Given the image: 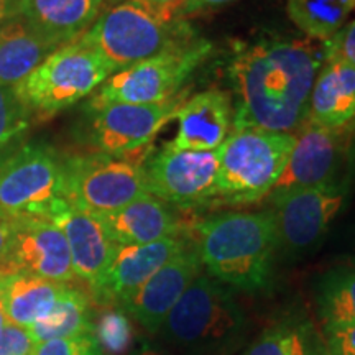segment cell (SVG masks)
<instances>
[{
  "mask_svg": "<svg viewBox=\"0 0 355 355\" xmlns=\"http://www.w3.org/2000/svg\"><path fill=\"white\" fill-rule=\"evenodd\" d=\"M322 64V46L301 40H263L237 50L229 68L237 96L234 130H300Z\"/></svg>",
  "mask_w": 355,
  "mask_h": 355,
  "instance_id": "cell-1",
  "label": "cell"
},
{
  "mask_svg": "<svg viewBox=\"0 0 355 355\" xmlns=\"http://www.w3.org/2000/svg\"><path fill=\"white\" fill-rule=\"evenodd\" d=\"M201 265L217 282L241 291L265 290L278 250L272 211L224 212L194 225Z\"/></svg>",
  "mask_w": 355,
  "mask_h": 355,
  "instance_id": "cell-2",
  "label": "cell"
},
{
  "mask_svg": "<svg viewBox=\"0 0 355 355\" xmlns=\"http://www.w3.org/2000/svg\"><path fill=\"white\" fill-rule=\"evenodd\" d=\"M158 334L171 352L232 355L248 334V321L232 295L207 275H199L170 311Z\"/></svg>",
  "mask_w": 355,
  "mask_h": 355,
  "instance_id": "cell-3",
  "label": "cell"
},
{
  "mask_svg": "<svg viewBox=\"0 0 355 355\" xmlns=\"http://www.w3.org/2000/svg\"><path fill=\"white\" fill-rule=\"evenodd\" d=\"M194 37L188 21L173 12L158 10L141 0H123L99 13L78 40L119 71Z\"/></svg>",
  "mask_w": 355,
  "mask_h": 355,
  "instance_id": "cell-4",
  "label": "cell"
},
{
  "mask_svg": "<svg viewBox=\"0 0 355 355\" xmlns=\"http://www.w3.org/2000/svg\"><path fill=\"white\" fill-rule=\"evenodd\" d=\"M296 133L263 128L230 132L219 148L217 199L229 204L257 202L272 193L285 171Z\"/></svg>",
  "mask_w": 355,
  "mask_h": 355,
  "instance_id": "cell-5",
  "label": "cell"
},
{
  "mask_svg": "<svg viewBox=\"0 0 355 355\" xmlns=\"http://www.w3.org/2000/svg\"><path fill=\"white\" fill-rule=\"evenodd\" d=\"M139 152L127 155L97 152L61 159L63 198L81 211L105 214L150 194L145 176L148 155Z\"/></svg>",
  "mask_w": 355,
  "mask_h": 355,
  "instance_id": "cell-6",
  "label": "cell"
},
{
  "mask_svg": "<svg viewBox=\"0 0 355 355\" xmlns=\"http://www.w3.org/2000/svg\"><path fill=\"white\" fill-rule=\"evenodd\" d=\"M212 44L194 37L157 56L115 71L97 87L89 107L105 104H158L175 97L198 66L209 56Z\"/></svg>",
  "mask_w": 355,
  "mask_h": 355,
  "instance_id": "cell-7",
  "label": "cell"
},
{
  "mask_svg": "<svg viewBox=\"0 0 355 355\" xmlns=\"http://www.w3.org/2000/svg\"><path fill=\"white\" fill-rule=\"evenodd\" d=\"M115 69L79 40L51 53L17 92L32 112L53 115L94 92Z\"/></svg>",
  "mask_w": 355,
  "mask_h": 355,
  "instance_id": "cell-8",
  "label": "cell"
},
{
  "mask_svg": "<svg viewBox=\"0 0 355 355\" xmlns=\"http://www.w3.org/2000/svg\"><path fill=\"white\" fill-rule=\"evenodd\" d=\"M64 201L63 166L44 144H24L0 163V212L7 217L48 219Z\"/></svg>",
  "mask_w": 355,
  "mask_h": 355,
  "instance_id": "cell-9",
  "label": "cell"
},
{
  "mask_svg": "<svg viewBox=\"0 0 355 355\" xmlns=\"http://www.w3.org/2000/svg\"><path fill=\"white\" fill-rule=\"evenodd\" d=\"M347 194L344 181L332 180L313 188L270 196L278 250L282 248L288 255H303L316 248L344 207Z\"/></svg>",
  "mask_w": 355,
  "mask_h": 355,
  "instance_id": "cell-10",
  "label": "cell"
},
{
  "mask_svg": "<svg viewBox=\"0 0 355 355\" xmlns=\"http://www.w3.org/2000/svg\"><path fill=\"white\" fill-rule=\"evenodd\" d=\"M217 150H176L165 145L145 162L148 193L180 209H196L217 199Z\"/></svg>",
  "mask_w": 355,
  "mask_h": 355,
  "instance_id": "cell-11",
  "label": "cell"
},
{
  "mask_svg": "<svg viewBox=\"0 0 355 355\" xmlns=\"http://www.w3.org/2000/svg\"><path fill=\"white\" fill-rule=\"evenodd\" d=\"M184 102L183 94L158 104H105L91 109L89 141L97 152L127 155L144 150Z\"/></svg>",
  "mask_w": 355,
  "mask_h": 355,
  "instance_id": "cell-12",
  "label": "cell"
},
{
  "mask_svg": "<svg viewBox=\"0 0 355 355\" xmlns=\"http://www.w3.org/2000/svg\"><path fill=\"white\" fill-rule=\"evenodd\" d=\"M13 235L0 273H30L48 282L66 283L76 278L64 234L51 220L12 217Z\"/></svg>",
  "mask_w": 355,
  "mask_h": 355,
  "instance_id": "cell-13",
  "label": "cell"
},
{
  "mask_svg": "<svg viewBox=\"0 0 355 355\" xmlns=\"http://www.w3.org/2000/svg\"><path fill=\"white\" fill-rule=\"evenodd\" d=\"M343 152L344 128H326L306 122L296 133L285 171L270 196L293 189L313 188L336 180Z\"/></svg>",
  "mask_w": 355,
  "mask_h": 355,
  "instance_id": "cell-14",
  "label": "cell"
},
{
  "mask_svg": "<svg viewBox=\"0 0 355 355\" xmlns=\"http://www.w3.org/2000/svg\"><path fill=\"white\" fill-rule=\"evenodd\" d=\"M201 266L196 248L188 245L146 279L122 306L150 334H158L170 311L201 275Z\"/></svg>",
  "mask_w": 355,
  "mask_h": 355,
  "instance_id": "cell-15",
  "label": "cell"
},
{
  "mask_svg": "<svg viewBox=\"0 0 355 355\" xmlns=\"http://www.w3.org/2000/svg\"><path fill=\"white\" fill-rule=\"evenodd\" d=\"M188 247L183 237H166L144 245H115L112 260L94 296L99 303H125L146 279Z\"/></svg>",
  "mask_w": 355,
  "mask_h": 355,
  "instance_id": "cell-16",
  "label": "cell"
},
{
  "mask_svg": "<svg viewBox=\"0 0 355 355\" xmlns=\"http://www.w3.org/2000/svg\"><path fill=\"white\" fill-rule=\"evenodd\" d=\"M46 220H51L64 234L74 275L94 291L107 272L115 250V243L109 239L101 220L91 212L71 206L66 199L58 204Z\"/></svg>",
  "mask_w": 355,
  "mask_h": 355,
  "instance_id": "cell-17",
  "label": "cell"
},
{
  "mask_svg": "<svg viewBox=\"0 0 355 355\" xmlns=\"http://www.w3.org/2000/svg\"><path fill=\"white\" fill-rule=\"evenodd\" d=\"M104 0H15L8 19H19L44 42L61 48L76 42L99 17Z\"/></svg>",
  "mask_w": 355,
  "mask_h": 355,
  "instance_id": "cell-18",
  "label": "cell"
},
{
  "mask_svg": "<svg viewBox=\"0 0 355 355\" xmlns=\"http://www.w3.org/2000/svg\"><path fill=\"white\" fill-rule=\"evenodd\" d=\"M175 117L178 133L168 144L171 148L212 152L230 135L234 122L232 102L224 91L211 89L184 101Z\"/></svg>",
  "mask_w": 355,
  "mask_h": 355,
  "instance_id": "cell-19",
  "label": "cell"
},
{
  "mask_svg": "<svg viewBox=\"0 0 355 355\" xmlns=\"http://www.w3.org/2000/svg\"><path fill=\"white\" fill-rule=\"evenodd\" d=\"M94 216L115 245H144L181 235V220L171 206L153 194H146L122 209Z\"/></svg>",
  "mask_w": 355,
  "mask_h": 355,
  "instance_id": "cell-20",
  "label": "cell"
},
{
  "mask_svg": "<svg viewBox=\"0 0 355 355\" xmlns=\"http://www.w3.org/2000/svg\"><path fill=\"white\" fill-rule=\"evenodd\" d=\"M355 119V68L343 61H324L309 99L308 123L345 128Z\"/></svg>",
  "mask_w": 355,
  "mask_h": 355,
  "instance_id": "cell-21",
  "label": "cell"
},
{
  "mask_svg": "<svg viewBox=\"0 0 355 355\" xmlns=\"http://www.w3.org/2000/svg\"><path fill=\"white\" fill-rule=\"evenodd\" d=\"M66 288L30 273H0V304L8 322L28 329L50 313Z\"/></svg>",
  "mask_w": 355,
  "mask_h": 355,
  "instance_id": "cell-22",
  "label": "cell"
},
{
  "mask_svg": "<svg viewBox=\"0 0 355 355\" xmlns=\"http://www.w3.org/2000/svg\"><path fill=\"white\" fill-rule=\"evenodd\" d=\"M58 48L19 19L0 25V84L17 89Z\"/></svg>",
  "mask_w": 355,
  "mask_h": 355,
  "instance_id": "cell-23",
  "label": "cell"
},
{
  "mask_svg": "<svg viewBox=\"0 0 355 355\" xmlns=\"http://www.w3.org/2000/svg\"><path fill=\"white\" fill-rule=\"evenodd\" d=\"M92 331L89 301L81 291L66 288L46 316L28 327L33 343L66 339Z\"/></svg>",
  "mask_w": 355,
  "mask_h": 355,
  "instance_id": "cell-24",
  "label": "cell"
},
{
  "mask_svg": "<svg viewBox=\"0 0 355 355\" xmlns=\"http://www.w3.org/2000/svg\"><path fill=\"white\" fill-rule=\"evenodd\" d=\"M286 8L301 32L326 42L347 24L355 12V0H288Z\"/></svg>",
  "mask_w": 355,
  "mask_h": 355,
  "instance_id": "cell-25",
  "label": "cell"
},
{
  "mask_svg": "<svg viewBox=\"0 0 355 355\" xmlns=\"http://www.w3.org/2000/svg\"><path fill=\"white\" fill-rule=\"evenodd\" d=\"M316 304L324 329L355 324V268H337L324 275Z\"/></svg>",
  "mask_w": 355,
  "mask_h": 355,
  "instance_id": "cell-26",
  "label": "cell"
},
{
  "mask_svg": "<svg viewBox=\"0 0 355 355\" xmlns=\"http://www.w3.org/2000/svg\"><path fill=\"white\" fill-rule=\"evenodd\" d=\"M32 110L17 89L0 84V163L15 152L30 128Z\"/></svg>",
  "mask_w": 355,
  "mask_h": 355,
  "instance_id": "cell-27",
  "label": "cell"
},
{
  "mask_svg": "<svg viewBox=\"0 0 355 355\" xmlns=\"http://www.w3.org/2000/svg\"><path fill=\"white\" fill-rule=\"evenodd\" d=\"M245 355H327L326 347L314 349L303 331L288 326H277L265 331Z\"/></svg>",
  "mask_w": 355,
  "mask_h": 355,
  "instance_id": "cell-28",
  "label": "cell"
},
{
  "mask_svg": "<svg viewBox=\"0 0 355 355\" xmlns=\"http://www.w3.org/2000/svg\"><path fill=\"white\" fill-rule=\"evenodd\" d=\"M97 345L104 355H123L133 343L130 319L121 309H105L92 324Z\"/></svg>",
  "mask_w": 355,
  "mask_h": 355,
  "instance_id": "cell-29",
  "label": "cell"
},
{
  "mask_svg": "<svg viewBox=\"0 0 355 355\" xmlns=\"http://www.w3.org/2000/svg\"><path fill=\"white\" fill-rule=\"evenodd\" d=\"M94 334H86L66 337V339H53L37 343L33 345L30 355H101Z\"/></svg>",
  "mask_w": 355,
  "mask_h": 355,
  "instance_id": "cell-30",
  "label": "cell"
},
{
  "mask_svg": "<svg viewBox=\"0 0 355 355\" xmlns=\"http://www.w3.org/2000/svg\"><path fill=\"white\" fill-rule=\"evenodd\" d=\"M324 61H343L355 68V20L345 24L336 35L322 43Z\"/></svg>",
  "mask_w": 355,
  "mask_h": 355,
  "instance_id": "cell-31",
  "label": "cell"
},
{
  "mask_svg": "<svg viewBox=\"0 0 355 355\" xmlns=\"http://www.w3.org/2000/svg\"><path fill=\"white\" fill-rule=\"evenodd\" d=\"M33 345L28 329L12 322L6 324L0 334V355H30Z\"/></svg>",
  "mask_w": 355,
  "mask_h": 355,
  "instance_id": "cell-32",
  "label": "cell"
},
{
  "mask_svg": "<svg viewBox=\"0 0 355 355\" xmlns=\"http://www.w3.org/2000/svg\"><path fill=\"white\" fill-rule=\"evenodd\" d=\"M327 355H355V324L324 329Z\"/></svg>",
  "mask_w": 355,
  "mask_h": 355,
  "instance_id": "cell-33",
  "label": "cell"
},
{
  "mask_svg": "<svg viewBox=\"0 0 355 355\" xmlns=\"http://www.w3.org/2000/svg\"><path fill=\"white\" fill-rule=\"evenodd\" d=\"M230 2H235V0H183V2L178 6L173 13L178 19H189V17L199 15V13L216 10V8H220L227 6Z\"/></svg>",
  "mask_w": 355,
  "mask_h": 355,
  "instance_id": "cell-34",
  "label": "cell"
},
{
  "mask_svg": "<svg viewBox=\"0 0 355 355\" xmlns=\"http://www.w3.org/2000/svg\"><path fill=\"white\" fill-rule=\"evenodd\" d=\"M13 235V220L12 217L3 216L0 212V265L3 263L10 250V242Z\"/></svg>",
  "mask_w": 355,
  "mask_h": 355,
  "instance_id": "cell-35",
  "label": "cell"
},
{
  "mask_svg": "<svg viewBox=\"0 0 355 355\" xmlns=\"http://www.w3.org/2000/svg\"><path fill=\"white\" fill-rule=\"evenodd\" d=\"M133 355H173L162 345L153 343H141Z\"/></svg>",
  "mask_w": 355,
  "mask_h": 355,
  "instance_id": "cell-36",
  "label": "cell"
},
{
  "mask_svg": "<svg viewBox=\"0 0 355 355\" xmlns=\"http://www.w3.org/2000/svg\"><path fill=\"white\" fill-rule=\"evenodd\" d=\"M141 2L148 3V6L158 8V10L173 12L183 0H141Z\"/></svg>",
  "mask_w": 355,
  "mask_h": 355,
  "instance_id": "cell-37",
  "label": "cell"
},
{
  "mask_svg": "<svg viewBox=\"0 0 355 355\" xmlns=\"http://www.w3.org/2000/svg\"><path fill=\"white\" fill-rule=\"evenodd\" d=\"M13 2H15V0H0V25L6 20H8V17H10Z\"/></svg>",
  "mask_w": 355,
  "mask_h": 355,
  "instance_id": "cell-38",
  "label": "cell"
},
{
  "mask_svg": "<svg viewBox=\"0 0 355 355\" xmlns=\"http://www.w3.org/2000/svg\"><path fill=\"white\" fill-rule=\"evenodd\" d=\"M7 322H8V319H7V316H6V313H3L2 304H0V334H2L3 327H6Z\"/></svg>",
  "mask_w": 355,
  "mask_h": 355,
  "instance_id": "cell-39",
  "label": "cell"
},
{
  "mask_svg": "<svg viewBox=\"0 0 355 355\" xmlns=\"http://www.w3.org/2000/svg\"><path fill=\"white\" fill-rule=\"evenodd\" d=\"M101 355H104V354H101Z\"/></svg>",
  "mask_w": 355,
  "mask_h": 355,
  "instance_id": "cell-40",
  "label": "cell"
}]
</instances>
